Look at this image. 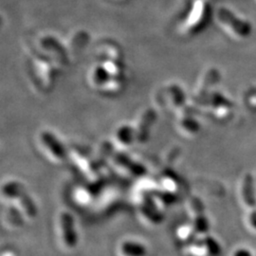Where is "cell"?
<instances>
[{
  "instance_id": "obj_1",
  "label": "cell",
  "mask_w": 256,
  "mask_h": 256,
  "mask_svg": "<svg viewBox=\"0 0 256 256\" xmlns=\"http://www.w3.org/2000/svg\"><path fill=\"white\" fill-rule=\"evenodd\" d=\"M1 198L4 204L14 209L24 221H32L36 218V206L21 183H4L1 189Z\"/></svg>"
},
{
  "instance_id": "obj_2",
  "label": "cell",
  "mask_w": 256,
  "mask_h": 256,
  "mask_svg": "<svg viewBox=\"0 0 256 256\" xmlns=\"http://www.w3.org/2000/svg\"><path fill=\"white\" fill-rule=\"evenodd\" d=\"M88 82L97 92L114 94L122 90L124 77L112 75L100 63L96 62L88 70Z\"/></svg>"
},
{
  "instance_id": "obj_3",
  "label": "cell",
  "mask_w": 256,
  "mask_h": 256,
  "mask_svg": "<svg viewBox=\"0 0 256 256\" xmlns=\"http://www.w3.org/2000/svg\"><path fill=\"white\" fill-rule=\"evenodd\" d=\"M56 234L63 250L72 252L78 245V232L74 216L68 210H61L55 218Z\"/></svg>"
},
{
  "instance_id": "obj_4",
  "label": "cell",
  "mask_w": 256,
  "mask_h": 256,
  "mask_svg": "<svg viewBox=\"0 0 256 256\" xmlns=\"http://www.w3.org/2000/svg\"><path fill=\"white\" fill-rule=\"evenodd\" d=\"M36 144L40 153L52 164L62 165L66 162L68 154L62 142L52 132L40 131L37 135Z\"/></svg>"
},
{
  "instance_id": "obj_5",
  "label": "cell",
  "mask_w": 256,
  "mask_h": 256,
  "mask_svg": "<svg viewBox=\"0 0 256 256\" xmlns=\"http://www.w3.org/2000/svg\"><path fill=\"white\" fill-rule=\"evenodd\" d=\"M155 106L164 112L176 113L185 106L182 88L176 84H168L160 88L153 97Z\"/></svg>"
},
{
  "instance_id": "obj_6",
  "label": "cell",
  "mask_w": 256,
  "mask_h": 256,
  "mask_svg": "<svg viewBox=\"0 0 256 256\" xmlns=\"http://www.w3.org/2000/svg\"><path fill=\"white\" fill-rule=\"evenodd\" d=\"M198 106H205L210 114L218 120L227 119L232 111V106L225 97L218 93H208L203 97L198 104Z\"/></svg>"
},
{
  "instance_id": "obj_7",
  "label": "cell",
  "mask_w": 256,
  "mask_h": 256,
  "mask_svg": "<svg viewBox=\"0 0 256 256\" xmlns=\"http://www.w3.org/2000/svg\"><path fill=\"white\" fill-rule=\"evenodd\" d=\"M174 128L182 137L187 138L196 137L200 131V126L194 118L192 110L186 106L176 113Z\"/></svg>"
},
{
  "instance_id": "obj_8",
  "label": "cell",
  "mask_w": 256,
  "mask_h": 256,
  "mask_svg": "<svg viewBox=\"0 0 256 256\" xmlns=\"http://www.w3.org/2000/svg\"><path fill=\"white\" fill-rule=\"evenodd\" d=\"M216 16L220 24L234 36L245 38L250 36L252 32L250 26L245 21L234 16L228 10L220 9Z\"/></svg>"
},
{
  "instance_id": "obj_9",
  "label": "cell",
  "mask_w": 256,
  "mask_h": 256,
  "mask_svg": "<svg viewBox=\"0 0 256 256\" xmlns=\"http://www.w3.org/2000/svg\"><path fill=\"white\" fill-rule=\"evenodd\" d=\"M115 254L116 256H148L149 248L140 238H124L118 242Z\"/></svg>"
},
{
  "instance_id": "obj_10",
  "label": "cell",
  "mask_w": 256,
  "mask_h": 256,
  "mask_svg": "<svg viewBox=\"0 0 256 256\" xmlns=\"http://www.w3.org/2000/svg\"><path fill=\"white\" fill-rule=\"evenodd\" d=\"M72 158L75 162V165L79 167L80 172L90 182H95L101 176L100 168L98 169L96 162L92 158L88 156L86 154L79 150H74L72 152Z\"/></svg>"
},
{
  "instance_id": "obj_11",
  "label": "cell",
  "mask_w": 256,
  "mask_h": 256,
  "mask_svg": "<svg viewBox=\"0 0 256 256\" xmlns=\"http://www.w3.org/2000/svg\"><path fill=\"white\" fill-rule=\"evenodd\" d=\"M184 254L188 256H212L216 252V243L208 236L196 238L184 246Z\"/></svg>"
},
{
  "instance_id": "obj_12",
  "label": "cell",
  "mask_w": 256,
  "mask_h": 256,
  "mask_svg": "<svg viewBox=\"0 0 256 256\" xmlns=\"http://www.w3.org/2000/svg\"><path fill=\"white\" fill-rule=\"evenodd\" d=\"M155 119L156 113L154 110H147L142 112L133 122L132 126L137 136L138 144L144 142L146 140Z\"/></svg>"
},
{
  "instance_id": "obj_13",
  "label": "cell",
  "mask_w": 256,
  "mask_h": 256,
  "mask_svg": "<svg viewBox=\"0 0 256 256\" xmlns=\"http://www.w3.org/2000/svg\"><path fill=\"white\" fill-rule=\"evenodd\" d=\"M114 146L120 149H128L138 144L137 136L132 124H122L114 131Z\"/></svg>"
},
{
  "instance_id": "obj_14",
  "label": "cell",
  "mask_w": 256,
  "mask_h": 256,
  "mask_svg": "<svg viewBox=\"0 0 256 256\" xmlns=\"http://www.w3.org/2000/svg\"><path fill=\"white\" fill-rule=\"evenodd\" d=\"M111 164L113 168L124 176H138L142 173V165L131 160L128 156L118 154L116 156H111Z\"/></svg>"
},
{
  "instance_id": "obj_15",
  "label": "cell",
  "mask_w": 256,
  "mask_h": 256,
  "mask_svg": "<svg viewBox=\"0 0 256 256\" xmlns=\"http://www.w3.org/2000/svg\"><path fill=\"white\" fill-rule=\"evenodd\" d=\"M198 230L194 226L192 222L182 223L174 230V238L182 246H186L191 243L198 236Z\"/></svg>"
},
{
  "instance_id": "obj_16",
  "label": "cell",
  "mask_w": 256,
  "mask_h": 256,
  "mask_svg": "<svg viewBox=\"0 0 256 256\" xmlns=\"http://www.w3.org/2000/svg\"><path fill=\"white\" fill-rule=\"evenodd\" d=\"M158 184L162 189V192L166 196H176L180 190V182L174 178V174L166 173L158 178Z\"/></svg>"
},
{
  "instance_id": "obj_17",
  "label": "cell",
  "mask_w": 256,
  "mask_h": 256,
  "mask_svg": "<svg viewBox=\"0 0 256 256\" xmlns=\"http://www.w3.org/2000/svg\"><path fill=\"white\" fill-rule=\"evenodd\" d=\"M90 191L88 190H86V189H84V188H82V189H80V190H77L76 192H75V202H78L79 204H81V205H86V204H88V202H90V200H92V196L90 194Z\"/></svg>"
},
{
  "instance_id": "obj_18",
  "label": "cell",
  "mask_w": 256,
  "mask_h": 256,
  "mask_svg": "<svg viewBox=\"0 0 256 256\" xmlns=\"http://www.w3.org/2000/svg\"><path fill=\"white\" fill-rule=\"evenodd\" d=\"M1 256H19L18 254L16 252V250H12V248H7V250H4L3 252H2V254H1Z\"/></svg>"
},
{
  "instance_id": "obj_19",
  "label": "cell",
  "mask_w": 256,
  "mask_h": 256,
  "mask_svg": "<svg viewBox=\"0 0 256 256\" xmlns=\"http://www.w3.org/2000/svg\"><path fill=\"white\" fill-rule=\"evenodd\" d=\"M248 102H250V104L252 106H256V94H254V95H252V96H250V98H248Z\"/></svg>"
}]
</instances>
